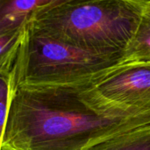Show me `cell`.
<instances>
[{
  "label": "cell",
  "instance_id": "1",
  "mask_svg": "<svg viewBox=\"0 0 150 150\" xmlns=\"http://www.w3.org/2000/svg\"><path fill=\"white\" fill-rule=\"evenodd\" d=\"M91 81V80H90ZM90 81L11 88L2 150H85L107 136L150 122V112L100 107Z\"/></svg>",
  "mask_w": 150,
  "mask_h": 150
},
{
  "label": "cell",
  "instance_id": "2",
  "mask_svg": "<svg viewBox=\"0 0 150 150\" xmlns=\"http://www.w3.org/2000/svg\"><path fill=\"white\" fill-rule=\"evenodd\" d=\"M145 0H52L32 17L28 32L87 52L123 54Z\"/></svg>",
  "mask_w": 150,
  "mask_h": 150
},
{
  "label": "cell",
  "instance_id": "3",
  "mask_svg": "<svg viewBox=\"0 0 150 150\" xmlns=\"http://www.w3.org/2000/svg\"><path fill=\"white\" fill-rule=\"evenodd\" d=\"M123 54L87 52L27 31L11 70V88L83 83L120 64Z\"/></svg>",
  "mask_w": 150,
  "mask_h": 150
},
{
  "label": "cell",
  "instance_id": "4",
  "mask_svg": "<svg viewBox=\"0 0 150 150\" xmlns=\"http://www.w3.org/2000/svg\"><path fill=\"white\" fill-rule=\"evenodd\" d=\"M87 91L100 107L132 113L150 112V62L117 64L94 76Z\"/></svg>",
  "mask_w": 150,
  "mask_h": 150
},
{
  "label": "cell",
  "instance_id": "5",
  "mask_svg": "<svg viewBox=\"0 0 150 150\" xmlns=\"http://www.w3.org/2000/svg\"><path fill=\"white\" fill-rule=\"evenodd\" d=\"M52 0H0V37L26 29L33 14Z\"/></svg>",
  "mask_w": 150,
  "mask_h": 150
},
{
  "label": "cell",
  "instance_id": "6",
  "mask_svg": "<svg viewBox=\"0 0 150 150\" xmlns=\"http://www.w3.org/2000/svg\"><path fill=\"white\" fill-rule=\"evenodd\" d=\"M85 150H150V122L107 136Z\"/></svg>",
  "mask_w": 150,
  "mask_h": 150
},
{
  "label": "cell",
  "instance_id": "7",
  "mask_svg": "<svg viewBox=\"0 0 150 150\" xmlns=\"http://www.w3.org/2000/svg\"><path fill=\"white\" fill-rule=\"evenodd\" d=\"M150 62V0H145L137 28L123 52L120 63Z\"/></svg>",
  "mask_w": 150,
  "mask_h": 150
},
{
  "label": "cell",
  "instance_id": "8",
  "mask_svg": "<svg viewBox=\"0 0 150 150\" xmlns=\"http://www.w3.org/2000/svg\"><path fill=\"white\" fill-rule=\"evenodd\" d=\"M26 29L0 37V75L11 74Z\"/></svg>",
  "mask_w": 150,
  "mask_h": 150
},
{
  "label": "cell",
  "instance_id": "9",
  "mask_svg": "<svg viewBox=\"0 0 150 150\" xmlns=\"http://www.w3.org/2000/svg\"><path fill=\"white\" fill-rule=\"evenodd\" d=\"M11 94V73L0 75V150Z\"/></svg>",
  "mask_w": 150,
  "mask_h": 150
}]
</instances>
